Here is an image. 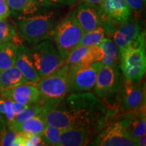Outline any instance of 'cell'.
Wrapping results in <instances>:
<instances>
[{
  "mask_svg": "<svg viewBox=\"0 0 146 146\" xmlns=\"http://www.w3.org/2000/svg\"><path fill=\"white\" fill-rule=\"evenodd\" d=\"M104 56L102 48L98 45L91 46H77L63 60L61 66L73 68L101 62Z\"/></svg>",
  "mask_w": 146,
  "mask_h": 146,
  "instance_id": "7c38bea8",
  "label": "cell"
},
{
  "mask_svg": "<svg viewBox=\"0 0 146 146\" xmlns=\"http://www.w3.org/2000/svg\"><path fill=\"white\" fill-rule=\"evenodd\" d=\"M75 15L84 33L101 27V18L98 10L89 5L81 4L75 12Z\"/></svg>",
  "mask_w": 146,
  "mask_h": 146,
  "instance_id": "2e32d148",
  "label": "cell"
},
{
  "mask_svg": "<svg viewBox=\"0 0 146 146\" xmlns=\"http://www.w3.org/2000/svg\"><path fill=\"white\" fill-rule=\"evenodd\" d=\"M115 31L113 41L118 50L133 45L145 44V33L138 21L126 22Z\"/></svg>",
  "mask_w": 146,
  "mask_h": 146,
  "instance_id": "8fae6325",
  "label": "cell"
},
{
  "mask_svg": "<svg viewBox=\"0 0 146 146\" xmlns=\"http://www.w3.org/2000/svg\"><path fill=\"white\" fill-rule=\"evenodd\" d=\"M29 83L15 66L0 71V91L13 88L21 84Z\"/></svg>",
  "mask_w": 146,
  "mask_h": 146,
  "instance_id": "ac0fdd59",
  "label": "cell"
},
{
  "mask_svg": "<svg viewBox=\"0 0 146 146\" xmlns=\"http://www.w3.org/2000/svg\"><path fill=\"white\" fill-rule=\"evenodd\" d=\"M21 39L22 38L12 25L8 23L5 19H0V43L12 42L19 46L22 45Z\"/></svg>",
  "mask_w": 146,
  "mask_h": 146,
  "instance_id": "d4e9b609",
  "label": "cell"
},
{
  "mask_svg": "<svg viewBox=\"0 0 146 146\" xmlns=\"http://www.w3.org/2000/svg\"><path fill=\"white\" fill-rule=\"evenodd\" d=\"M121 108L131 115L145 106V85L141 80L132 81L126 79L121 89Z\"/></svg>",
  "mask_w": 146,
  "mask_h": 146,
  "instance_id": "30bf717a",
  "label": "cell"
},
{
  "mask_svg": "<svg viewBox=\"0 0 146 146\" xmlns=\"http://www.w3.org/2000/svg\"><path fill=\"white\" fill-rule=\"evenodd\" d=\"M99 128L91 127H72L62 131L60 146H84L94 141Z\"/></svg>",
  "mask_w": 146,
  "mask_h": 146,
  "instance_id": "4fadbf2b",
  "label": "cell"
},
{
  "mask_svg": "<svg viewBox=\"0 0 146 146\" xmlns=\"http://www.w3.org/2000/svg\"><path fill=\"white\" fill-rule=\"evenodd\" d=\"M83 31L76 19L75 12H71L53 29L51 38L63 60L78 46Z\"/></svg>",
  "mask_w": 146,
  "mask_h": 146,
  "instance_id": "3957f363",
  "label": "cell"
},
{
  "mask_svg": "<svg viewBox=\"0 0 146 146\" xmlns=\"http://www.w3.org/2000/svg\"><path fill=\"white\" fill-rule=\"evenodd\" d=\"M61 132L62 130L58 128L46 124L41 136L46 145L60 146Z\"/></svg>",
  "mask_w": 146,
  "mask_h": 146,
  "instance_id": "83f0119b",
  "label": "cell"
},
{
  "mask_svg": "<svg viewBox=\"0 0 146 146\" xmlns=\"http://www.w3.org/2000/svg\"><path fill=\"white\" fill-rule=\"evenodd\" d=\"M102 66L100 62L71 68V83L69 92L89 91L94 87L97 76Z\"/></svg>",
  "mask_w": 146,
  "mask_h": 146,
  "instance_id": "9c48e42d",
  "label": "cell"
},
{
  "mask_svg": "<svg viewBox=\"0 0 146 146\" xmlns=\"http://www.w3.org/2000/svg\"><path fill=\"white\" fill-rule=\"evenodd\" d=\"M18 47L12 42L0 43V71L15 64Z\"/></svg>",
  "mask_w": 146,
  "mask_h": 146,
  "instance_id": "44dd1931",
  "label": "cell"
},
{
  "mask_svg": "<svg viewBox=\"0 0 146 146\" xmlns=\"http://www.w3.org/2000/svg\"><path fill=\"white\" fill-rule=\"evenodd\" d=\"M100 5L104 13L111 19L120 23L129 21L131 10L125 0H104Z\"/></svg>",
  "mask_w": 146,
  "mask_h": 146,
  "instance_id": "e0dca14e",
  "label": "cell"
},
{
  "mask_svg": "<svg viewBox=\"0 0 146 146\" xmlns=\"http://www.w3.org/2000/svg\"><path fill=\"white\" fill-rule=\"evenodd\" d=\"M129 132L133 139L146 134L145 106L131 115Z\"/></svg>",
  "mask_w": 146,
  "mask_h": 146,
  "instance_id": "7402d4cb",
  "label": "cell"
},
{
  "mask_svg": "<svg viewBox=\"0 0 146 146\" xmlns=\"http://www.w3.org/2000/svg\"><path fill=\"white\" fill-rule=\"evenodd\" d=\"M125 80L117 66L102 65L94 87L95 94L101 98H110L121 91Z\"/></svg>",
  "mask_w": 146,
  "mask_h": 146,
  "instance_id": "ba28073f",
  "label": "cell"
},
{
  "mask_svg": "<svg viewBox=\"0 0 146 146\" xmlns=\"http://www.w3.org/2000/svg\"><path fill=\"white\" fill-rule=\"evenodd\" d=\"M10 13L7 0H0V19H6Z\"/></svg>",
  "mask_w": 146,
  "mask_h": 146,
  "instance_id": "4dcf8cb0",
  "label": "cell"
},
{
  "mask_svg": "<svg viewBox=\"0 0 146 146\" xmlns=\"http://www.w3.org/2000/svg\"><path fill=\"white\" fill-rule=\"evenodd\" d=\"M2 98H7L11 101L25 105H31L40 101L41 95L35 83L21 84L7 90L1 91Z\"/></svg>",
  "mask_w": 146,
  "mask_h": 146,
  "instance_id": "5bb4252c",
  "label": "cell"
},
{
  "mask_svg": "<svg viewBox=\"0 0 146 146\" xmlns=\"http://www.w3.org/2000/svg\"><path fill=\"white\" fill-rule=\"evenodd\" d=\"M43 112V106L40 102L33 104L29 105L27 108H26L23 112L20 113L17 116L14 117L13 121L10 126L8 127H12V126L18 125V124L23 123V121L26 120L29 118L33 117V116H36V115H41Z\"/></svg>",
  "mask_w": 146,
  "mask_h": 146,
  "instance_id": "4316f807",
  "label": "cell"
},
{
  "mask_svg": "<svg viewBox=\"0 0 146 146\" xmlns=\"http://www.w3.org/2000/svg\"><path fill=\"white\" fill-rule=\"evenodd\" d=\"M6 123H5V118H3V116L0 113V131H1L3 128L6 127Z\"/></svg>",
  "mask_w": 146,
  "mask_h": 146,
  "instance_id": "d590c367",
  "label": "cell"
},
{
  "mask_svg": "<svg viewBox=\"0 0 146 146\" xmlns=\"http://www.w3.org/2000/svg\"><path fill=\"white\" fill-rule=\"evenodd\" d=\"M24 134V133H23ZM25 146H38L45 145L46 144L43 141L40 135L36 134H25Z\"/></svg>",
  "mask_w": 146,
  "mask_h": 146,
  "instance_id": "f1b7e54d",
  "label": "cell"
},
{
  "mask_svg": "<svg viewBox=\"0 0 146 146\" xmlns=\"http://www.w3.org/2000/svg\"><path fill=\"white\" fill-rule=\"evenodd\" d=\"M30 53L41 78L54 72L61 66L62 63L56 45L50 39L43 40L36 43Z\"/></svg>",
  "mask_w": 146,
  "mask_h": 146,
  "instance_id": "8992f818",
  "label": "cell"
},
{
  "mask_svg": "<svg viewBox=\"0 0 146 146\" xmlns=\"http://www.w3.org/2000/svg\"><path fill=\"white\" fill-rule=\"evenodd\" d=\"M71 83V68L61 66L50 74L41 77L35 83L39 89L43 112L54 108L69 92Z\"/></svg>",
  "mask_w": 146,
  "mask_h": 146,
  "instance_id": "7a4b0ae2",
  "label": "cell"
},
{
  "mask_svg": "<svg viewBox=\"0 0 146 146\" xmlns=\"http://www.w3.org/2000/svg\"><path fill=\"white\" fill-rule=\"evenodd\" d=\"M106 37L107 36L106 35L105 30L100 27L95 30L83 33L78 46H91L99 45Z\"/></svg>",
  "mask_w": 146,
  "mask_h": 146,
  "instance_id": "484cf974",
  "label": "cell"
},
{
  "mask_svg": "<svg viewBox=\"0 0 146 146\" xmlns=\"http://www.w3.org/2000/svg\"><path fill=\"white\" fill-rule=\"evenodd\" d=\"M98 45L101 47L104 53L103 58L100 62L102 64L111 66H117L120 57L119 50L113 40L106 37Z\"/></svg>",
  "mask_w": 146,
  "mask_h": 146,
  "instance_id": "ffe728a7",
  "label": "cell"
},
{
  "mask_svg": "<svg viewBox=\"0 0 146 146\" xmlns=\"http://www.w3.org/2000/svg\"><path fill=\"white\" fill-rule=\"evenodd\" d=\"M46 123L42 115H36L29 118L23 123L12 126L14 130L24 134L41 135L44 130Z\"/></svg>",
  "mask_w": 146,
  "mask_h": 146,
  "instance_id": "d6986e66",
  "label": "cell"
},
{
  "mask_svg": "<svg viewBox=\"0 0 146 146\" xmlns=\"http://www.w3.org/2000/svg\"><path fill=\"white\" fill-rule=\"evenodd\" d=\"M11 12L21 13L23 15L32 14L40 8V0H7Z\"/></svg>",
  "mask_w": 146,
  "mask_h": 146,
  "instance_id": "603a6c76",
  "label": "cell"
},
{
  "mask_svg": "<svg viewBox=\"0 0 146 146\" xmlns=\"http://www.w3.org/2000/svg\"><path fill=\"white\" fill-rule=\"evenodd\" d=\"M83 1L87 3H89V4L99 5L101 4L104 0H83Z\"/></svg>",
  "mask_w": 146,
  "mask_h": 146,
  "instance_id": "e575fe53",
  "label": "cell"
},
{
  "mask_svg": "<svg viewBox=\"0 0 146 146\" xmlns=\"http://www.w3.org/2000/svg\"><path fill=\"white\" fill-rule=\"evenodd\" d=\"M131 10L140 12L145 8V0H125Z\"/></svg>",
  "mask_w": 146,
  "mask_h": 146,
  "instance_id": "f546056e",
  "label": "cell"
},
{
  "mask_svg": "<svg viewBox=\"0 0 146 146\" xmlns=\"http://www.w3.org/2000/svg\"><path fill=\"white\" fill-rule=\"evenodd\" d=\"M131 117L110 124L98 133L91 145L98 146H135L129 132Z\"/></svg>",
  "mask_w": 146,
  "mask_h": 146,
  "instance_id": "52a82bcc",
  "label": "cell"
},
{
  "mask_svg": "<svg viewBox=\"0 0 146 146\" xmlns=\"http://www.w3.org/2000/svg\"><path fill=\"white\" fill-rule=\"evenodd\" d=\"M41 115L45 123L62 131L81 126L100 128L107 116L100 98L89 91L71 93Z\"/></svg>",
  "mask_w": 146,
  "mask_h": 146,
  "instance_id": "6da1fadb",
  "label": "cell"
},
{
  "mask_svg": "<svg viewBox=\"0 0 146 146\" xmlns=\"http://www.w3.org/2000/svg\"><path fill=\"white\" fill-rule=\"evenodd\" d=\"M53 3H61L64 5H72L75 2L76 0H48Z\"/></svg>",
  "mask_w": 146,
  "mask_h": 146,
  "instance_id": "836d02e7",
  "label": "cell"
},
{
  "mask_svg": "<svg viewBox=\"0 0 146 146\" xmlns=\"http://www.w3.org/2000/svg\"><path fill=\"white\" fill-rule=\"evenodd\" d=\"M135 146H145L146 145V135H143L137 137L133 139Z\"/></svg>",
  "mask_w": 146,
  "mask_h": 146,
  "instance_id": "d6a6232c",
  "label": "cell"
},
{
  "mask_svg": "<svg viewBox=\"0 0 146 146\" xmlns=\"http://www.w3.org/2000/svg\"><path fill=\"white\" fill-rule=\"evenodd\" d=\"M14 66L29 83L35 84L41 78L33 62L30 51L23 45L18 47Z\"/></svg>",
  "mask_w": 146,
  "mask_h": 146,
  "instance_id": "9a60e30c",
  "label": "cell"
},
{
  "mask_svg": "<svg viewBox=\"0 0 146 146\" xmlns=\"http://www.w3.org/2000/svg\"><path fill=\"white\" fill-rule=\"evenodd\" d=\"M25 135L17 132L12 127H5L0 131V145L25 146Z\"/></svg>",
  "mask_w": 146,
  "mask_h": 146,
  "instance_id": "cb8c5ba5",
  "label": "cell"
},
{
  "mask_svg": "<svg viewBox=\"0 0 146 146\" xmlns=\"http://www.w3.org/2000/svg\"><path fill=\"white\" fill-rule=\"evenodd\" d=\"M120 69L126 79L142 80L146 72L145 44L133 45L119 50Z\"/></svg>",
  "mask_w": 146,
  "mask_h": 146,
  "instance_id": "5b68a950",
  "label": "cell"
},
{
  "mask_svg": "<svg viewBox=\"0 0 146 146\" xmlns=\"http://www.w3.org/2000/svg\"><path fill=\"white\" fill-rule=\"evenodd\" d=\"M54 26V14L50 12L29 17H20L16 22V32L28 43H37L50 39Z\"/></svg>",
  "mask_w": 146,
  "mask_h": 146,
  "instance_id": "277c9868",
  "label": "cell"
},
{
  "mask_svg": "<svg viewBox=\"0 0 146 146\" xmlns=\"http://www.w3.org/2000/svg\"><path fill=\"white\" fill-rule=\"evenodd\" d=\"M28 105L18 103V102L12 101V111H13L14 117L19 114L20 113L23 112L25 109L27 108Z\"/></svg>",
  "mask_w": 146,
  "mask_h": 146,
  "instance_id": "1f68e13d",
  "label": "cell"
}]
</instances>
